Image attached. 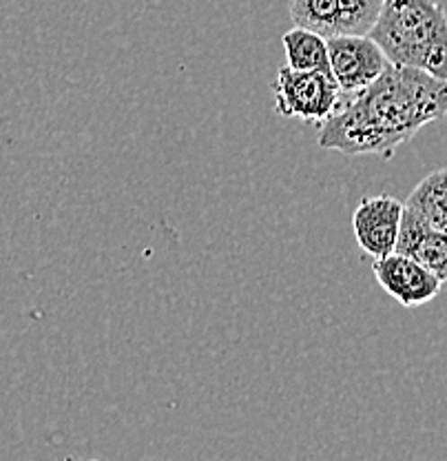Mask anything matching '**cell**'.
Here are the masks:
<instances>
[{
  "label": "cell",
  "instance_id": "obj_6",
  "mask_svg": "<svg viewBox=\"0 0 447 461\" xmlns=\"http://www.w3.org/2000/svg\"><path fill=\"white\" fill-rule=\"evenodd\" d=\"M374 277L379 286L392 295L401 306H423L434 300L441 293L443 282L403 253H390L386 258H377L372 264Z\"/></svg>",
  "mask_w": 447,
  "mask_h": 461
},
{
  "label": "cell",
  "instance_id": "obj_2",
  "mask_svg": "<svg viewBox=\"0 0 447 461\" xmlns=\"http://www.w3.org/2000/svg\"><path fill=\"white\" fill-rule=\"evenodd\" d=\"M368 36L390 65L447 78V12L439 0H386Z\"/></svg>",
  "mask_w": 447,
  "mask_h": 461
},
{
  "label": "cell",
  "instance_id": "obj_5",
  "mask_svg": "<svg viewBox=\"0 0 447 461\" xmlns=\"http://www.w3.org/2000/svg\"><path fill=\"white\" fill-rule=\"evenodd\" d=\"M403 209L406 204L392 195H372L359 202L353 213V229L365 256L377 259L394 253Z\"/></svg>",
  "mask_w": 447,
  "mask_h": 461
},
{
  "label": "cell",
  "instance_id": "obj_4",
  "mask_svg": "<svg viewBox=\"0 0 447 461\" xmlns=\"http://www.w3.org/2000/svg\"><path fill=\"white\" fill-rule=\"evenodd\" d=\"M330 69L344 95L359 94L390 67L381 47L370 36L336 33L328 38Z\"/></svg>",
  "mask_w": 447,
  "mask_h": 461
},
{
  "label": "cell",
  "instance_id": "obj_1",
  "mask_svg": "<svg viewBox=\"0 0 447 461\" xmlns=\"http://www.w3.org/2000/svg\"><path fill=\"white\" fill-rule=\"evenodd\" d=\"M447 118V78L390 65L372 85L353 94L319 129L317 144L344 156L390 160L425 124Z\"/></svg>",
  "mask_w": 447,
  "mask_h": 461
},
{
  "label": "cell",
  "instance_id": "obj_9",
  "mask_svg": "<svg viewBox=\"0 0 447 461\" xmlns=\"http://www.w3.org/2000/svg\"><path fill=\"white\" fill-rule=\"evenodd\" d=\"M283 51L288 67L297 71H324L333 74L328 56V38L310 29L295 27L283 33Z\"/></svg>",
  "mask_w": 447,
  "mask_h": 461
},
{
  "label": "cell",
  "instance_id": "obj_7",
  "mask_svg": "<svg viewBox=\"0 0 447 461\" xmlns=\"http://www.w3.org/2000/svg\"><path fill=\"white\" fill-rule=\"evenodd\" d=\"M397 253L412 258L434 273L441 282H447V233L439 229H432L410 209H403L401 230L397 240Z\"/></svg>",
  "mask_w": 447,
  "mask_h": 461
},
{
  "label": "cell",
  "instance_id": "obj_11",
  "mask_svg": "<svg viewBox=\"0 0 447 461\" xmlns=\"http://www.w3.org/2000/svg\"><path fill=\"white\" fill-rule=\"evenodd\" d=\"M291 18L295 27L336 36V0H291Z\"/></svg>",
  "mask_w": 447,
  "mask_h": 461
},
{
  "label": "cell",
  "instance_id": "obj_8",
  "mask_svg": "<svg viewBox=\"0 0 447 461\" xmlns=\"http://www.w3.org/2000/svg\"><path fill=\"white\" fill-rule=\"evenodd\" d=\"M406 206L432 229L447 233V167L427 173L412 189Z\"/></svg>",
  "mask_w": 447,
  "mask_h": 461
},
{
  "label": "cell",
  "instance_id": "obj_10",
  "mask_svg": "<svg viewBox=\"0 0 447 461\" xmlns=\"http://www.w3.org/2000/svg\"><path fill=\"white\" fill-rule=\"evenodd\" d=\"M386 0H336V33L368 36Z\"/></svg>",
  "mask_w": 447,
  "mask_h": 461
},
{
  "label": "cell",
  "instance_id": "obj_3",
  "mask_svg": "<svg viewBox=\"0 0 447 461\" xmlns=\"http://www.w3.org/2000/svg\"><path fill=\"white\" fill-rule=\"evenodd\" d=\"M273 94L277 113L312 124H324L344 104V91L333 74L297 71L288 65L277 71Z\"/></svg>",
  "mask_w": 447,
  "mask_h": 461
}]
</instances>
